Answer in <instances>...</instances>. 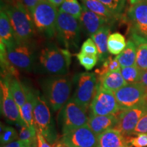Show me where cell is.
<instances>
[{"instance_id": "cell-1", "label": "cell", "mask_w": 147, "mask_h": 147, "mask_svg": "<svg viewBox=\"0 0 147 147\" xmlns=\"http://www.w3.org/2000/svg\"><path fill=\"white\" fill-rule=\"evenodd\" d=\"M1 10L4 11L10 19L18 45L31 44L36 30L32 14L21 0L1 6Z\"/></svg>"}, {"instance_id": "cell-2", "label": "cell", "mask_w": 147, "mask_h": 147, "mask_svg": "<svg viewBox=\"0 0 147 147\" xmlns=\"http://www.w3.org/2000/svg\"><path fill=\"white\" fill-rule=\"evenodd\" d=\"M39 70L51 76H65L71 63V53L53 43L42 47L37 55Z\"/></svg>"}, {"instance_id": "cell-3", "label": "cell", "mask_w": 147, "mask_h": 147, "mask_svg": "<svg viewBox=\"0 0 147 147\" xmlns=\"http://www.w3.org/2000/svg\"><path fill=\"white\" fill-rule=\"evenodd\" d=\"M40 83L43 98L53 111H58L69 100L72 82L68 76H50Z\"/></svg>"}, {"instance_id": "cell-4", "label": "cell", "mask_w": 147, "mask_h": 147, "mask_svg": "<svg viewBox=\"0 0 147 147\" xmlns=\"http://www.w3.org/2000/svg\"><path fill=\"white\" fill-rule=\"evenodd\" d=\"M80 20L59 10L57 19L56 36L58 42L67 49H78L81 38Z\"/></svg>"}, {"instance_id": "cell-5", "label": "cell", "mask_w": 147, "mask_h": 147, "mask_svg": "<svg viewBox=\"0 0 147 147\" xmlns=\"http://www.w3.org/2000/svg\"><path fill=\"white\" fill-rule=\"evenodd\" d=\"M58 13L57 8L49 1H40L32 13L36 32L49 39L56 36Z\"/></svg>"}, {"instance_id": "cell-6", "label": "cell", "mask_w": 147, "mask_h": 147, "mask_svg": "<svg viewBox=\"0 0 147 147\" xmlns=\"http://www.w3.org/2000/svg\"><path fill=\"white\" fill-rule=\"evenodd\" d=\"M76 89L72 98L77 104L87 110L90 107L97 89V76L93 72H82L76 76Z\"/></svg>"}, {"instance_id": "cell-7", "label": "cell", "mask_w": 147, "mask_h": 147, "mask_svg": "<svg viewBox=\"0 0 147 147\" xmlns=\"http://www.w3.org/2000/svg\"><path fill=\"white\" fill-rule=\"evenodd\" d=\"M34 123L37 131L41 133L48 142L52 144L57 137L56 131L52 124L49 106L43 97L36 94L34 109Z\"/></svg>"}, {"instance_id": "cell-8", "label": "cell", "mask_w": 147, "mask_h": 147, "mask_svg": "<svg viewBox=\"0 0 147 147\" xmlns=\"http://www.w3.org/2000/svg\"><path fill=\"white\" fill-rule=\"evenodd\" d=\"M127 18L133 41L136 45L138 43L147 44V2L131 5L128 10Z\"/></svg>"}, {"instance_id": "cell-9", "label": "cell", "mask_w": 147, "mask_h": 147, "mask_svg": "<svg viewBox=\"0 0 147 147\" xmlns=\"http://www.w3.org/2000/svg\"><path fill=\"white\" fill-rule=\"evenodd\" d=\"M61 115L63 134L87 124L89 120L86 110L77 104L72 97L64 105Z\"/></svg>"}, {"instance_id": "cell-10", "label": "cell", "mask_w": 147, "mask_h": 147, "mask_svg": "<svg viewBox=\"0 0 147 147\" xmlns=\"http://www.w3.org/2000/svg\"><path fill=\"white\" fill-rule=\"evenodd\" d=\"M90 109L93 115H118L121 109L117 103L115 93L104 89L97 84L96 94L92 101Z\"/></svg>"}, {"instance_id": "cell-11", "label": "cell", "mask_w": 147, "mask_h": 147, "mask_svg": "<svg viewBox=\"0 0 147 147\" xmlns=\"http://www.w3.org/2000/svg\"><path fill=\"white\" fill-rule=\"evenodd\" d=\"M9 61L14 67L24 71H31L36 61L37 55L31 44H19L6 49Z\"/></svg>"}, {"instance_id": "cell-12", "label": "cell", "mask_w": 147, "mask_h": 147, "mask_svg": "<svg viewBox=\"0 0 147 147\" xmlns=\"http://www.w3.org/2000/svg\"><path fill=\"white\" fill-rule=\"evenodd\" d=\"M114 93L122 111L145 102L146 90L140 83L128 84Z\"/></svg>"}, {"instance_id": "cell-13", "label": "cell", "mask_w": 147, "mask_h": 147, "mask_svg": "<svg viewBox=\"0 0 147 147\" xmlns=\"http://www.w3.org/2000/svg\"><path fill=\"white\" fill-rule=\"evenodd\" d=\"M146 113L147 105L146 102L140 105L122 110L117 115L118 121L114 129L118 130L125 136L129 137L130 136L134 135V131L140 119Z\"/></svg>"}, {"instance_id": "cell-14", "label": "cell", "mask_w": 147, "mask_h": 147, "mask_svg": "<svg viewBox=\"0 0 147 147\" xmlns=\"http://www.w3.org/2000/svg\"><path fill=\"white\" fill-rule=\"evenodd\" d=\"M1 113L7 120L14 123L20 126L25 125L22 119L20 109L14 100L10 89L8 78L1 79Z\"/></svg>"}, {"instance_id": "cell-15", "label": "cell", "mask_w": 147, "mask_h": 147, "mask_svg": "<svg viewBox=\"0 0 147 147\" xmlns=\"http://www.w3.org/2000/svg\"><path fill=\"white\" fill-rule=\"evenodd\" d=\"M61 142L67 147H97V136L86 124L63 134Z\"/></svg>"}, {"instance_id": "cell-16", "label": "cell", "mask_w": 147, "mask_h": 147, "mask_svg": "<svg viewBox=\"0 0 147 147\" xmlns=\"http://www.w3.org/2000/svg\"><path fill=\"white\" fill-rule=\"evenodd\" d=\"M82 13L80 18L82 29L89 36H92L96 33L102 27L106 26L108 21L104 16L99 15L92 11L88 10L84 5H82Z\"/></svg>"}, {"instance_id": "cell-17", "label": "cell", "mask_w": 147, "mask_h": 147, "mask_svg": "<svg viewBox=\"0 0 147 147\" xmlns=\"http://www.w3.org/2000/svg\"><path fill=\"white\" fill-rule=\"evenodd\" d=\"M129 137L112 128L97 136V147H123L128 145Z\"/></svg>"}, {"instance_id": "cell-18", "label": "cell", "mask_w": 147, "mask_h": 147, "mask_svg": "<svg viewBox=\"0 0 147 147\" xmlns=\"http://www.w3.org/2000/svg\"><path fill=\"white\" fill-rule=\"evenodd\" d=\"M117 121V115L100 116L91 115L88 120L87 125L97 136L106 130L115 127Z\"/></svg>"}, {"instance_id": "cell-19", "label": "cell", "mask_w": 147, "mask_h": 147, "mask_svg": "<svg viewBox=\"0 0 147 147\" xmlns=\"http://www.w3.org/2000/svg\"><path fill=\"white\" fill-rule=\"evenodd\" d=\"M0 38L1 42L4 44L6 49L18 45L10 19L3 10L0 12Z\"/></svg>"}, {"instance_id": "cell-20", "label": "cell", "mask_w": 147, "mask_h": 147, "mask_svg": "<svg viewBox=\"0 0 147 147\" xmlns=\"http://www.w3.org/2000/svg\"><path fill=\"white\" fill-rule=\"evenodd\" d=\"M110 28L108 26H104L100 28L96 33L91 36L97 46L98 51L99 61L104 62L108 57V39L110 35Z\"/></svg>"}, {"instance_id": "cell-21", "label": "cell", "mask_w": 147, "mask_h": 147, "mask_svg": "<svg viewBox=\"0 0 147 147\" xmlns=\"http://www.w3.org/2000/svg\"><path fill=\"white\" fill-rule=\"evenodd\" d=\"M98 84L104 89L115 92L125 86L127 82L121 75V71H112L97 78Z\"/></svg>"}, {"instance_id": "cell-22", "label": "cell", "mask_w": 147, "mask_h": 147, "mask_svg": "<svg viewBox=\"0 0 147 147\" xmlns=\"http://www.w3.org/2000/svg\"><path fill=\"white\" fill-rule=\"evenodd\" d=\"M26 92L27 99L25 104L20 108V113L22 119L26 125L29 127L34 128L35 127L34 109L35 102H36V93L31 91L28 88H25Z\"/></svg>"}, {"instance_id": "cell-23", "label": "cell", "mask_w": 147, "mask_h": 147, "mask_svg": "<svg viewBox=\"0 0 147 147\" xmlns=\"http://www.w3.org/2000/svg\"><path fill=\"white\" fill-rule=\"evenodd\" d=\"M136 44L132 40H128L123 51L116 57L121 67H130L135 65L136 59Z\"/></svg>"}, {"instance_id": "cell-24", "label": "cell", "mask_w": 147, "mask_h": 147, "mask_svg": "<svg viewBox=\"0 0 147 147\" xmlns=\"http://www.w3.org/2000/svg\"><path fill=\"white\" fill-rule=\"evenodd\" d=\"M8 80L11 93L20 109L26 102L27 95L25 87L15 77Z\"/></svg>"}, {"instance_id": "cell-25", "label": "cell", "mask_w": 147, "mask_h": 147, "mask_svg": "<svg viewBox=\"0 0 147 147\" xmlns=\"http://www.w3.org/2000/svg\"><path fill=\"white\" fill-rule=\"evenodd\" d=\"M125 38L119 32L110 34L108 39V49L109 53L113 55H119L126 47Z\"/></svg>"}, {"instance_id": "cell-26", "label": "cell", "mask_w": 147, "mask_h": 147, "mask_svg": "<svg viewBox=\"0 0 147 147\" xmlns=\"http://www.w3.org/2000/svg\"><path fill=\"white\" fill-rule=\"evenodd\" d=\"M82 5L87 8L88 10L95 12L99 15L104 16L111 21L114 17V14L108 10L107 7L105 6L99 0H80Z\"/></svg>"}, {"instance_id": "cell-27", "label": "cell", "mask_w": 147, "mask_h": 147, "mask_svg": "<svg viewBox=\"0 0 147 147\" xmlns=\"http://www.w3.org/2000/svg\"><path fill=\"white\" fill-rule=\"evenodd\" d=\"M82 10V5L79 3L78 0H65L59 8V11L70 14L78 20L81 17Z\"/></svg>"}, {"instance_id": "cell-28", "label": "cell", "mask_w": 147, "mask_h": 147, "mask_svg": "<svg viewBox=\"0 0 147 147\" xmlns=\"http://www.w3.org/2000/svg\"><path fill=\"white\" fill-rule=\"evenodd\" d=\"M121 65L119 63L118 60L116 57L113 58L111 56H109L104 61L100 68L95 69V74L98 78L112 71H121Z\"/></svg>"}, {"instance_id": "cell-29", "label": "cell", "mask_w": 147, "mask_h": 147, "mask_svg": "<svg viewBox=\"0 0 147 147\" xmlns=\"http://www.w3.org/2000/svg\"><path fill=\"white\" fill-rule=\"evenodd\" d=\"M142 70L136 65L121 67V73L127 84L140 83Z\"/></svg>"}, {"instance_id": "cell-30", "label": "cell", "mask_w": 147, "mask_h": 147, "mask_svg": "<svg viewBox=\"0 0 147 147\" xmlns=\"http://www.w3.org/2000/svg\"><path fill=\"white\" fill-rule=\"evenodd\" d=\"M37 134L38 131L36 128H31L26 125V124L21 126L19 133V140L25 143V144L36 146L37 142Z\"/></svg>"}, {"instance_id": "cell-31", "label": "cell", "mask_w": 147, "mask_h": 147, "mask_svg": "<svg viewBox=\"0 0 147 147\" xmlns=\"http://www.w3.org/2000/svg\"><path fill=\"white\" fill-rule=\"evenodd\" d=\"M79 63L84 69L87 70H91L95 67L99 61L98 56H95L87 53L80 52L76 55Z\"/></svg>"}, {"instance_id": "cell-32", "label": "cell", "mask_w": 147, "mask_h": 147, "mask_svg": "<svg viewBox=\"0 0 147 147\" xmlns=\"http://www.w3.org/2000/svg\"><path fill=\"white\" fill-rule=\"evenodd\" d=\"M17 133L12 127L1 124V144L4 145L15 141L17 138Z\"/></svg>"}, {"instance_id": "cell-33", "label": "cell", "mask_w": 147, "mask_h": 147, "mask_svg": "<svg viewBox=\"0 0 147 147\" xmlns=\"http://www.w3.org/2000/svg\"><path fill=\"white\" fill-rule=\"evenodd\" d=\"M105 6L107 7L110 12L117 16L120 15L123 10L126 0H99Z\"/></svg>"}, {"instance_id": "cell-34", "label": "cell", "mask_w": 147, "mask_h": 147, "mask_svg": "<svg viewBox=\"0 0 147 147\" xmlns=\"http://www.w3.org/2000/svg\"><path fill=\"white\" fill-rule=\"evenodd\" d=\"M135 65L141 70L147 69V44H142L138 47Z\"/></svg>"}, {"instance_id": "cell-35", "label": "cell", "mask_w": 147, "mask_h": 147, "mask_svg": "<svg viewBox=\"0 0 147 147\" xmlns=\"http://www.w3.org/2000/svg\"><path fill=\"white\" fill-rule=\"evenodd\" d=\"M80 52L95 55V56H98V51H97V46L91 38H88L86 41L83 42L81 49H80Z\"/></svg>"}, {"instance_id": "cell-36", "label": "cell", "mask_w": 147, "mask_h": 147, "mask_svg": "<svg viewBox=\"0 0 147 147\" xmlns=\"http://www.w3.org/2000/svg\"><path fill=\"white\" fill-rule=\"evenodd\" d=\"M129 142L134 147H146L147 134H139L136 137H129Z\"/></svg>"}, {"instance_id": "cell-37", "label": "cell", "mask_w": 147, "mask_h": 147, "mask_svg": "<svg viewBox=\"0 0 147 147\" xmlns=\"http://www.w3.org/2000/svg\"><path fill=\"white\" fill-rule=\"evenodd\" d=\"M139 134H147V113L140 119L134 131V135Z\"/></svg>"}, {"instance_id": "cell-38", "label": "cell", "mask_w": 147, "mask_h": 147, "mask_svg": "<svg viewBox=\"0 0 147 147\" xmlns=\"http://www.w3.org/2000/svg\"><path fill=\"white\" fill-rule=\"evenodd\" d=\"M21 1L23 3V4L25 5V8L28 10L29 12L32 14L34 9L42 0H21Z\"/></svg>"}, {"instance_id": "cell-39", "label": "cell", "mask_w": 147, "mask_h": 147, "mask_svg": "<svg viewBox=\"0 0 147 147\" xmlns=\"http://www.w3.org/2000/svg\"><path fill=\"white\" fill-rule=\"evenodd\" d=\"M37 147H52L39 131H38L37 134Z\"/></svg>"}, {"instance_id": "cell-40", "label": "cell", "mask_w": 147, "mask_h": 147, "mask_svg": "<svg viewBox=\"0 0 147 147\" xmlns=\"http://www.w3.org/2000/svg\"><path fill=\"white\" fill-rule=\"evenodd\" d=\"M140 83L142 84L144 86L147 91V69L142 70L140 76Z\"/></svg>"}, {"instance_id": "cell-41", "label": "cell", "mask_w": 147, "mask_h": 147, "mask_svg": "<svg viewBox=\"0 0 147 147\" xmlns=\"http://www.w3.org/2000/svg\"><path fill=\"white\" fill-rule=\"evenodd\" d=\"M23 144H25V143L23 141H21V140H17L13 141L8 144L1 145V147H22Z\"/></svg>"}, {"instance_id": "cell-42", "label": "cell", "mask_w": 147, "mask_h": 147, "mask_svg": "<svg viewBox=\"0 0 147 147\" xmlns=\"http://www.w3.org/2000/svg\"><path fill=\"white\" fill-rule=\"evenodd\" d=\"M47 1H49L51 3H52L53 5H54L55 6L58 8V7L61 6V5L63 3L65 0H47Z\"/></svg>"}, {"instance_id": "cell-43", "label": "cell", "mask_w": 147, "mask_h": 147, "mask_svg": "<svg viewBox=\"0 0 147 147\" xmlns=\"http://www.w3.org/2000/svg\"><path fill=\"white\" fill-rule=\"evenodd\" d=\"M147 2V0H129V3L131 5H135L139 3Z\"/></svg>"}, {"instance_id": "cell-44", "label": "cell", "mask_w": 147, "mask_h": 147, "mask_svg": "<svg viewBox=\"0 0 147 147\" xmlns=\"http://www.w3.org/2000/svg\"><path fill=\"white\" fill-rule=\"evenodd\" d=\"M14 0H1V6L13 2Z\"/></svg>"}, {"instance_id": "cell-45", "label": "cell", "mask_w": 147, "mask_h": 147, "mask_svg": "<svg viewBox=\"0 0 147 147\" xmlns=\"http://www.w3.org/2000/svg\"><path fill=\"white\" fill-rule=\"evenodd\" d=\"M53 147H67L62 142H59L53 144Z\"/></svg>"}, {"instance_id": "cell-46", "label": "cell", "mask_w": 147, "mask_h": 147, "mask_svg": "<svg viewBox=\"0 0 147 147\" xmlns=\"http://www.w3.org/2000/svg\"><path fill=\"white\" fill-rule=\"evenodd\" d=\"M36 146H33V145H29V144H23V146L22 147H35Z\"/></svg>"}, {"instance_id": "cell-47", "label": "cell", "mask_w": 147, "mask_h": 147, "mask_svg": "<svg viewBox=\"0 0 147 147\" xmlns=\"http://www.w3.org/2000/svg\"><path fill=\"white\" fill-rule=\"evenodd\" d=\"M145 102H146V105H147V91H146V95H145Z\"/></svg>"}, {"instance_id": "cell-48", "label": "cell", "mask_w": 147, "mask_h": 147, "mask_svg": "<svg viewBox=\"0 0 147 147\" xmlns=\"http://www.w3.org/2000/svg\"><path fill=\"white\" fill-rule=\"evenodd\" d=\"M123 147H131V146H128V145H127V146H123Z\"/></svg>"}]
</instances>
